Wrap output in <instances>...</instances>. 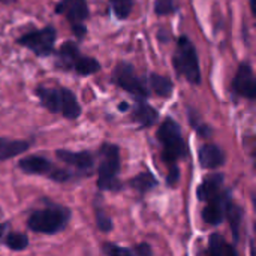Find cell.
Returning a JSON list of instances; mask_svg holds the SVG:
<instances>
[{
	"label": "cell",
	"instance_id": "obj_1",
	"mask_svg": "<svg viewBox=\"0 0 256 256\" xmlns=\"http://www.w3.org/2000/svg\"><path fill=\"white\" fill-rule=\"evenodd\" d=\"M158 140L164 146L162 159L166 164H176L180 158H184L188 154L186 142L182 136V129L172 118H166L159 130H158Z\"/></svg>",
	"mask_w": 256,
	"mask_h": 256
},
{
	"label": "cell",
	"instance_id": "obj_2",
	"mask_svg": "<svg viewBox=\"0 0 256 256\" xmlns=\"http://www.w3.org/2000/svg\"><path fill=\"white\" fill-rule=\"evenodd\" d=\"M69 220V210L66 207H50L45 210L34 212L28 220L27 225L33 232L39 234H57L60 232Z\"/></svg>",
	"mask_w": 256,
	"mask_h": 256
},
{
	"label": "cell",
	"instance_id": "obj_3",
	"mask_svg": "<svg viewBox=\"0 0 256 256\" xmlns=\"http://www.w3.org/2000/svg\"><path fill=\"white\" fill-rule=\"evenodd\" d=\"M174 64L177 70L192 84L201 82V70H200V60L198 52L194 44L186 38L182 36L178 39L177 52L174 56Z\"/></svg>",
	"mask_w": 256,
	"mask_h": 256
},
{
	"label": "cell",
	"instance_id": "obj_4",
	"mask_svg": "<svg viewBox=\"0 0 256 256\" xmlns=\"http://www.w3.org/2000/svg\"><path fill=\"white\" fill-rule=\"evenodd\" d=\"M99 153H100V165H99L98 186L102 190H111L117 184V174L120 170L118 147L114 144H104Z\"/></svg>",
	"mask_w": 256,
	"mask_h": 256
},
{
	"label": "cell",
	"instance_id": "obj_5",
	"mask_svg": "<svg viewBox=\"0 0 256 256\" xmlns=\"http://www.w3.org/2000/svg\"><path fill=\"white\" fill-rule=\"evenodd\" d=\"M114 81L128 93L140 98V99H146L148 96V90L144 86V82L140 80V76L136 75L135 69L129 64V63H120L112 74Z\"/></svg>",
	"mask_w": 256,
	"mask_h": 256
},
{
	"label": "cell",
	"instance_id": "obj_6",
	"mask_svg": "<svg viewBox=\"0 0 256 256\" xmlns=\"http://www.w3.org/2000/svg\"><path fill=\"white\" fill-rule=\"evenodd\" d=\"M56 28L52 26H48L42 30L27 33L18 39V44L27 46L38 56H48L56 44Z\"/></svg>",
	"mask_w": 256,
	"mask_h": 256
},
{
	"label": "cell",
	"instance_id": "obj_7",
	"mask_svg": "<svg viewBox=\"0 0 256 256\" xmlns=\"http://www.w3.org/2000/svg\"><path fill=\"white\" fill-rule=\"evenodd\" d=\"M231 202L230 192L225 190L222 194H216L213 198L208 200L207 207L202 212V218L208 225H220L225 219L226 208Z\"/></svg>",
	"mask_w": 256,
	"mask_h": 256
},
{
	"label": "cell",
	"instance_id": "obj_8",
	"mask_svg": "<svg viewBox=\"0 0 256 256\" xmlns=\"http://www.w3.org/2000/svg\"><path fill=\"white\" fill-rule=\"evenodd\" d=\"M232 87L240 96H244V98H248L250 100H254L256 98L255 75H254L252 68L248 63L240 64V68L237 70V75L234 78Z\"/></svg>",
	"mask_w": 256,
	"mask_h": 256
},
{
	"label": "cell",
	"instance_id": "obj_9",
	"mask_svg": "<svg viewBox=\"0 0 256 256\" xmlns=\"http://www.w3.org/2000/svg\"><path fill=\"white\" fill-rule=\"evenodd\" d=\"M56 12L64 15L69 21L76 24L88 16V6L86 0H62L57 4Z\"/></svg>",
	"mask_w": 256,
	"mask_h": 256
},
{
	"label": "cell",
	"instance_id": "obj_10",
	"mask_svg": "<svg viewBox=\"0 0 256 256\" xmlns=\"http://www.w3.org/2000/svg\"><path fill=\"white\" fill-rule=\"evenodd\" d=\"M200 162L204 168L216 170L225 164V153L214 144H207L200 150Z\"/></svg>",
	"mask_w": 256,
	"mask_h": 256
},
{
	"label": "cell",
	"instance_id": "obj_11",
	"mask_svg": "<svg viewBox=\"0 0 256 256\" xmlns=\"http://www.w3.org/2000/svg\"><path fill=\"white\" fill-rule=\"evenodd\" d=\"M57 156L60 160L81 170V171H87L93 166V156L88 152H68V150H58Z\"/></svg>",
	"mask_w": 256,
	"mask_h": 256
},
{
	"label": "cell",
	"instance_id": "obj_12",
	"mask_svg": "<svg viewBox=\"0 0 256 256\" xmlns=\"http://www.w3.org/2000/svg\"><path fill=\"white\" fill-rule=\"evenodd\" d=\"M20 168L26 174H46L52 170V164L42 156H28L20 160Z\"/></svg>",
	"mask_w": 256,
	"mask_h": 256
},
{
	"label": "cell",
	"instance_id": "obj_13",
	"mask_svg": "<svg viewBox=\"0 0 256 256\" xmlns=\"http://www.w3.org/2000/svg\"><path fill=\"white\" fill-rule=\"evenodd\" d=\"M40 104L50 111V112H60L62 106V90L57 88H48V87H38L36 90Z\"/></svg>",
	"mask_w": 256,
	"mask_h": 256
},
{
	"label": "cell",
	"instance_id": "obj_14",
	"mask_svg": "<svg viewBox=\"0 0 256 256\" xmlns=\"http://www.w3.org/2000/svg\"><path fill=\"white\" fill-rule=\"evenodd\" d=\"M222 183H224V176L222 174H212V176H208L201 183V186L198 188V192H196L198 198L201 201H208L216 194H219V190L222 188Z\"/></svg>",
	"mask_w": 256,
	"mask_h": 256
},
{
	"label": "cell",
	"instance_id": "obj_15",
	"mask_svg": "<svg viewBox=\"0 0 256 256\" xmlns=\"http://www.w3.org/2000/svg\"><path fill=\"white\" fill-rule=\"evenodd\" d=\"M132 117H134V120H135L138 124H141L142 128L152 126V124H154V123L159 120L158 111H156L153 106H150L148 104H146L144 99H141L140 104L135 106V111H134V116H132Z\"/></svg>",
	"mask_w": 256,
	"mask_h": 256
},
{
	"label": "cell",
	"instance_id": "obj_16",
	"mask_svg": "<svg viewBox=\"0 0 256 256\" xmlns=\"http://www.w3.org/2000/svg\"><path fill=\"white\" fill-rule=\"evenodd\" d=\"M62 90V106H60V112L69 118V120H75L80 117L81 114V106L76 100V96L68 90V88H60Z\"/></svg>",
	"mask_w": 256,
	"mask_h": 256
},
{
	"label": "cell",
	"instance_id": "obj_17",
	"mask_svg": "<svg viewBox=\"0 0 256 256\" xmlns=\"http://www.w3.org/2000/svg\"><path fill=\"white\" fill-rule=\"evenodd\" d=\"M80 57V50L74 42H66L62 45L60 51H58V63L64 68L69 69L75 64V62Z\"/></svg>",
	"mask_w": 256,
	"mask_h": 256
},
{
	"label": "cell",
	"instance_id": "obj_18",
	"mask_svg": "<svg viewBox=\"0 0 256 256\" xmlns=\"http://www.w3.org/2000/svg\"><path fill=\"white\" fill-rule=\"evenodd\" d=\"M150 87L153 88V92L162 98H168L172 94V82L170 78L164 76V75H158V74H152L150 75Z\"/></svg>",
	"mask_w": 256,
	"mask_h": 256
},
{
	"label": "cell",
	"instance_id": "obj_19",
	"mask_svg": "<svg viewBox=\"0 0 256 256\" xmlns=\"http://www.w3.org/2000/svg\"><path fill=\"white\" fill-rule=\"evenodd\" d=\"M210 254L213 256H237V252L225 238L219 234H213L210 238Z\"/></svg>",
	"mask_w": 256,
	"mask_h": 256
},
{
	"label": "cell",
	"instance_id": "obj_20",
	"mask_svg": "<svg viewBox=\"0 0 256 256\" xmlns=\"http://www.w3.org/2000/svg\"><path fill=\"white\" fill-rule=\"evenodd\" d=\"M27 148H28L27 141H6L0 148V160H8L10 158H15L24 153Z\"/></svg>",
	"mask_w": 256,
	"mask_h": 256
},
{
	"label": "cell",
	"instance_id": "obj_21",
	"mask_svg": "<svg viewBox=\"0 0 256 256\" xmlns=\"http://www.w3.org/2000/svg\"><path fill=\"white\" fill-rule=\"evenodd\" d=\"M132 188L136 189L138 192L141 194H146L148 190H152L153 188H156L158 184V180L154 178V176L152 172H141L138 174L132 182H130Z\"/></svg>",
	"mask_w": 256,
	"mask_h": 256
},
{
	"label": "cell",
	"instance_id": "obj_22",
	"mask_svg": "<svg viewBox=\"0 0 256 256\" xmlns=\"http://www.w3.org/2000/svg\"><path fill=\"white\" fill-rule=\"evenodd\" d=\"M225 218H228L230 220V225H231V230H232V234H234V238L238 240V232H240V225H242V220H243V210L230 202L228 208H226V214Z\"/></svg>",
	"mask_w": 256,
	"mask_h": 256
},
{
	"label": "cell",
	"instance_id": "obj_23",
	"mask_svg": "<svg viewBox=\"0 0 256 256\" xmlns=\"http://www.w3.org/2000/svg\"><path fill=\"white\" fill-rule=\"evenodd\" d=\"M74 68H75V70L80 75H92V74H96L100 69V64H99V62L96 58L78 57V60L75 62Z\"/></svg>",
	"mask_w": 256,
	"mask_h": 256
},
{
	"label": "cell",
	"instance_id": "obj_24",
	"mask_svg": "<svg viewBox=\"0 0 256 256\" xmlns=\"http://www.w3.org/2000/svg\"><path fill=\"white\" fill-rule=\"evenodd\" d=\"M114 15L118 20H126L134 8V0H110Z\"/></svg>",
	"mask_w": 256,
	"mask_h": 256
},
{
	"label": "cell",
	"instance_id": "obj_25",
	"mask_svg": "<svg viewBox=\"0 0 256 256\" xmlns=\"http://www.w3.org/2000/svg\"><path fill=\"white\" fill-rule=\"evenodd\" d=\"M6 246L12 250H24L28 246V238L20 232H10L6 236Z\"/></svg>",
	"mask_w": 256,
	"mask_h": 256
},
{
	"label": "cell",
	"instance_id": "obj_26",
	"mask_svg": "<svg viewBox=\"0 0 256 256\" xmlns=\"http://www.w3.org/2000/svg\"><path fill=\"white\" fill-rule=\"evenodd\" d=\"M176 6H174V0H156L154 3V10L158 15H166L174 12Z\"/></svg>",
	"mask_w": 256,
	"mask_h": 256
},
{
	"label": "cell",
	"instance_id": "obj_27",
	"mask_svg": "<svg viewBox=\"0 0 256 256\" xmlns=\"http://www.w3.org/2000/svg\"><path fill=\"white\" fill-rule=\"evenodd\" d=\"M96 219H98V226H99L100 231L108 232V231L112 230V220L102 210H99V208L96 210Z\"/></svg>",
	"mask_w": 256,
	"mask_h": 256
},
{
	"label": "cell",
	"instance_id": "obj_28",
	"mask_svg": "<svg viewBox=\"0 0 256 256\" xmlns=\"http://www.w3.org/2000/svg\"><path fill=\"white\" fill-rule=\"evenodd\" d=\"M102 252L105 255L114 256V255H120V256H129L132 252L129 249H124V248H120L117 244H111V243H106L102 249Z\"/></svg>",
	"mask_w": 256,
	"mask_h": 256
},
{
	"label": "cell",
	"instance_id": "obj_29",
	"mask_svg": "<svg viewBox=\"0 0 256 256\" xmlns=\"http://www.w3.org/2000/svg\"><path fill=\"white\" fill-rule=\"evenodd\" d=\"M50 177H51L52 180H56V182L63 183V182L69 180L70 174H69V171H64V170H56V172H51Z\"/></svg>",
	"mask_w": 256,
	"mask_h": 256
},
{
	"label": "cell",
	"instance_id": "obj_30",
	"mask_svg": "<svg viewBox=\"0 0 256 256\" xmlns=\"http://www.w3.org/2000/svg\"><path fill=\"white\" fill-rule=\"evenodd\" d=\"M177 180H178V168H177L176 164H174V166L171 168V172H170V176H168V184L172 186V184L177 183Z\"/></svg>",
	"mask_w": 256,
	"mask_h": 256
},
{
	"label": "cell",
	"instance_id": "obj_31",
	"mask_svg": "<svg viewBox=\"0 0 256 256\" xmlns=\"http://www.w3.org/2000/svg\"><path fill=\"white\" fill-rule=\"evenodd\" d=\"M136 254H138V255H150V254H152V249H150L148 244L142 243V244H140V246L136 248Z\"/></svg>",
	"mask_w": 256,
	"mask_h": 256
},
{
	"label": "cell",
	"instance_id": "obj_32",
	"mask_svg": "<svg viewBox=\"0 0 256 256\" xmlns=\"http://www.w3.org/2000/svg\"><path fill=\"white\" fill-rule=\"evenodd\" d=\"M74 33H75L78 38H81V36H84V34H86V27H84V26H81L80 22H76V24H74Z\"/></svg>",
	"mask_w": 256,
	"mask_h": 256
},
{
	"label": "cell",
	"instance_id": "obj_33",
	"mask_svg": "<svg viewBox=\"0 0 256 256\" xmlns=\"http://www.w3.org/2000/svg\"><path fill=\"white\" fill-rule=\"evenodd\" d=\"M4 230H6V225H0V240L4 237Z\"/></svg>",
	"mask_w": 256,
	"mask_h": 256
},
{
	"label": "cell",
	"instance_id": "obj_34",
	"mask_svg": "<svg viewBox=\"0 0 256 256\" xmlns=\"http://www.w3.org/2000/svg\"><path fill=\"white\" fill-rule=\"evenodd\" d=\"M250 8H252V14L255 15V0H250Z\"/></svg>",
	"mask_w": 256,
	"mask_h": 256
},
{
	"label": "cell",
	"instance_id": "obj_35",
	"mask_svg": "<svg viewBox=\"0 0 256 256\" xmlns=\"http://www.w3.org/2000/svg\"><path fill=\"white\" fill-rule=\"evenodd\" d=\"M4 142H6V140H4V138H0V148L3 147V144H4Z\"/></svg>",
	"mask_w": 256,
	"mask_h": 256
},
{
	"label": "cell",
	"instance_id": "obj_36",
	"mask_svg": "<svg viewBox=\"0 0 256 256\" xmlns=\"http://www.w3.org/2000/svg\"><path fill=\"white\" fill-rule=\"evenodd\" d=\"M126 108H128V105H126V104H122V105H120V110H126Z\"/></svg>",
	"mask_w": 256,
	"mask_h": 256
},
{
	"label": "cell",
	"instance_id": "obj_37",
	"mask_svg": "<svg viewBox=\"0 0 256 256\" xmlns=\"http://www.w3.org/2000/svg\"><path fill=\"white\" fill-rule=\"evenodd\" d=\"M3 3H12V2H15V0H2Z\"/></svg>",
	"mask_w": 256,
	"mask_h": 256
}]
</instances>
